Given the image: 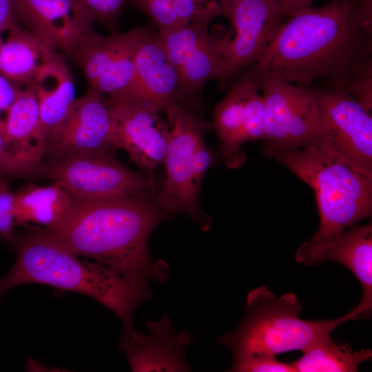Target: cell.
<instances>
[{
    "instance_id": "obj_1",
    "label": "cell",
    "mask_w": 372,
    "mask_h": 372,
    "mask_svg": "<svg viewBox=\"0 0 372 372\" xmlns=\"http://www.w3.org/2000/svg\"><path fill=\"white\" fill-rule=\"evenodd\" d=\"M371 54L372 0H331L287 17L250 71L344 91Z\"/></svg>"
},
{
    "instance_id": "obj_2",
    "label": "cell",
    "mask_w": 372,
    "mask_h": 372,
    "mask_svg": "<svg viewBox=\"0 0 372 372\" xmlns=\"http://www.w3.org/2000/svg\"><path fill=\"white\" fill-rule=\"evenodd\" d=\"M166 216L150 196L74 198L61 222L42 229L73 254L91 258L125 278L150 287L151 281H163L167 276L166 265L154 260L148 249L150 233Z\"/></svg>"
},
{
    "instance_id": "obj_3",
    "label": "cell",
    "mask_w": 372,
    "mask_h": 372,
    "mask_svg": "<svg viewBox=\"0 0 372 372\" xmlns=\"http://www.w3.org/2000/svg\"><path fill=\"white\" fill-rule=\"evenodd\" d=\"M11 246L17 254L0 279V298L10 289L40 283L88 296L110 309L123 330L134 327L135 308L151 296L149 287L136 284L96 262L81 260L50 238L42 227L17 231Z\"/></svg>"
},
{
    "instance_id": "obj_4",
    "label": "cell",
    "mask_w": 372,
    "mask_h": 372,
    "mask_svg": "<svg viewBox=\"0 0 372 372\" xmlns=\"http://www.w3.org/2000/svg\"><path fill=\"white\" fill-rule=\"evenodd\" d=\"M274 159L314 192L320 217L317 232L298 248L308 250L372 214V176L343 161L321 142L275 154Z\"/></svg>"
},
{
    "instance_id": "obj_5",
    "label": "cell",
    "mask_w": 372,
    "mask_h": 372,
    "mask_svg": "<svg viewBox=\"0 0 372 372\" xmlns=\"http://www.w3.org/2000/svg\"><path fill=\"white\" fill-rule=\"evenodd\" d=\"M302 309L301 302L292 293L277 297L265 287H256L247 295L240 324L217 342L229 347L233 356L251 352L275 355L296 350L303 352L331 335L341 324L358 320L360 314L355 307L338 318L309 321L299 318Z\"/></svg>"
},
{
    "instance_id": "obj_6",
    "label": "cell",
    "mask_w": 372,
    "mask_h": 372,
    "mask_svg": "<svg viewBox=\"0 0 372 372\" xmlns=\"http://www.w3.org/2000/svg\"><path fill=\"white\" fill-rule=\"evenodd\" d=\"M166 116L171 128L163 163L165 175L155 202L165 214H185L206 230L210 220L200 207L204 176L197 171L196 152L211 128V123L198 113L179 105Z\"/></svg>"
},
{
    "instance_id": "obj_7",
    "label": "cell",
    "mask_w": 372,
    "mask_h": 372,
    "mask_svg": "<svg viewBox=\"0 0 372 372\" xmlns=\"http://www.w3.org/2000/svg\"><path fill=\"white\" fill-rule=\"evenodd\" d=\"M40 174L79 200L151 197L154 191L150 176L127 168L108 152L45 156Z\"/></svg>"
},
{
    "instance_id": "obj_8",
    "label": "cell",
    "mask_w": 372,
    "mask_h": 372,
    "mask_svg": "<svg viewBox=\"0 0 372 372\" xmlns=\"http://www.w3.org/2000/svg\"><path fill=\"white\" fill-rule=\"evenodd\" d=\"M265 103L262 153L267 158L322 141L323 125L308 88L296 86L271 72L255 73Z\"/></svg>"
},
{
    "instance_id": "obj_9",
    "label": "cell",
    "mask_w": 372,
    "mask_h": 372,
    "mask_svg": "<svg viewBox=\"0 0 372 372\" xmlns=\"http://www.w3.org/2000/svg\"><path fill=\"white\" fill-rule=\"evenodd\" d=\"M309 90L324 131L321 142L333 154L372 176V117L348 92L331 87Z\"/></svg>"
},
{
    "instance_id": "obj_10",
    "label": "cell",
    "mask_w": 372,
    "mask_h": 372,
    "mask_svg": "<svg viewBox=\"0 0 372 372\" xmlns=\"http://www.w3.org/2000/svg\"><path fill=\"white\" fill-rule=\"evenodd\" d=\"M258 78L249 73L231 87L215 106L211 128L219 143V154L230 169L240 168L246 161L241 149L246 142L262 140L265 111Z\"/></svg>"
},
{
    "instance_id": "obj_11",
    "label": "cell",
    "mask_w": 372,
    "mask_h": 372,
    "mask_svg": "<svg viewBox=\"0 0 372 372\" xmlns=\"http://www.w3.org/2000/svg\"><path fill=\"white\" fill-rule=\"evenodd\" d=\"M224 17L234 35L226 43L216 77L221 89L234 74L259 59L285 19L278 0H236L225 4Z\"/></svg>"
},
{
    "instance_id": "obj_12",
    "label": "cell",
    "mask_w": 372,
    "mask_h": 372,
    "mask_svg": "<svg viewBox=\"0 0 372 372\" xmlns=\"http://www.w3.org/2000/svg\"><path fill=\"white\" fill-rule=\"evenodd\" d=\"M121 149L117 123L106 99L92 90L76 99L68 120L48 140L45 157Z\"/></svg>"
},
{
    "instance_id": "obj_13",
    "label": "cell",
    "mask_w": 372,
    "mask_h": 372,
    "mask_svg": "<svg viewBox=\"0 0 372 372\" xmlns=\"http://www.w3.org/2000/svg\"><path fill=\"white\" fill-rule=\"evenodd\" d=\"M106 102L118 125L121 149L150 175L163 163L171 125L158 110L142 101L107 98Z\"/></svg>"
},
{
    "instance_id": "obj_14",
    "label": "cell",
    "mask_w": 372,
    "mask_h": 372,
    "mask_svg": "<svg viewBox=\"0 0 372 372\" xmlns=\"http://www.w3.org/2000/svg\"><path fill=\"white\" fill-rule=\"evenodd\" d=\"M15 8L26 30L67 54L94 30L92 19L77 0H15Z\"/></svg>"
},
{
    "instance_id": "obj_15",
    "label": "cell",
    "mask_w": 372,
    "mask_h": 372,
    "mask_svg": "<svg viewBox=\"0 0 372 372\" xmlns=\"http://www.w3.org/2000/svg\"><path fill=\"white\" fill-rule=\"evenodd\" d=\"M297 262L305 266L333 260L348 268L358 278L362 296L356 306L361 319L369 318L372 311V225H354L322 245L309 250L297 249Z\"/></svg>"
},
{
    "instance_id": "obj_16",
    "label": "cell",
    "mask_w": 372,
    "mask_h": 372,
    "mask_svg": "<svg viewBox=\"0 0 372 372\" xmlns=\"http://www.w3.org/2000/svg\"><path fill=\"white\" fill-rule=\"evenodd\" d=\"M149 335L136 329L123 331L120 349L133 371H187L185 351L192 335L187 331L176 333L167 316L147 324Z\"/></svg>"
},
{
    "instance_id": "obj_17",
    "label": "cell",
    "mask_w": 372,
    "mask_h": 372,
    "mask_svg": "<svg viewBox=\"0 0 372 372\" xmlns=\"http://www.w3.org/2000/svg\"><path fill=\"white\" fill-rule=\"evenodd\" d=\"M4 139L17 178L40 174L46 141L41 125L37 99L30 85L20 90L6 114Z\"/></svg>"
},
{
    "instance_id": "obj_18",
    "label": "cell",
    "mask_w": 372,
    "mask_h": 372,
    "mask_svg": "<svg viewBox=\"0 0 372 372\" xmlns=\"http://www.w3.org/2000/svg\"><path fill=\"white\" fill-rule=\"evenodd\" d=\"M113 98L140 100L165 115L179 105L177 72L167 59L158 34L150 32L141 43L131 83L123 93Z\"/></svg>"
},
{
    "instance_id": "obj_19",
    "label": "cell",
    "mask_w": 372,
    "mask_h": 372,
    "mask_svg": "<svg viewBox=\"0 0 372 372\" xmlns=\"http://www.w3.org/2000/svg\"><path fill=\"white\" fill-rule=\"evenodd\" d=\"M29 85L37 99L47 143L72 112L76 100L74 81L66 62L57 54L39 70Z\"/></svg>"
},
{
    "instance_id": "obj_20",
    "label": "cell",
    "mask_w": 372,
    "mask_h": 372,
    "mask_svg": "<svg viewBox=\"0 0 372 372\" xmlns=\"http://www.w3.org/2000/svg\"><path fill=\"white\" fill-rule=\"evenodd\" d=\"M5 32L7 37L0 48V74L16 86H28L57 51L20 25Z\"/></svg>"
},
{
    "instance_id": "obj_21",
    "label": "cell",
    "mask_w": 372,
    "mask_h": 372,
    "mask_svg": "<svg viewBox=\"0 0 372 372\" xmlns=\"http://www.w3.org/2000/svg\"><path fill=\"white\" fill-rule=\"evenodd\" d=\"M73 201L72 195L54 183L25 185L14 193L16 225L32 222L45 228L52 227L67 215Z\"/></svg>"
},
{
    "instance_id": "obj_22",
    "label": "cell",
    "mask_w": 372,
    "mask_h": 372,
    "mask_svg": "<svg viewBox=\"0 0 372 372\" xmlns=\"http://www.w3.org/2000/svg\"><path fill=\"white\" fill-rule=\"evenodd\" d=\"M371 358L370 349L354 351L349 344L335 342L329 335L304 350L302 356L291 364L294 372H355Z\"/></svg>"
},
{
    "instance_id": "obj_23",
    "label": "cell",
    "mask_w": 372,
    "mask_h": 372,
    "mask_svg": "<svg viewBox=\"0 0 372 372\" xmlns=\"http://www.w3.org/2000/svg\"><path fill=\"white\" fill-rule=\"evenodd\" d=\"M127 32L104 37L94 30L81 39L68 55L82 69L89 87L103 75L121 49Z\"/></svg>"
},
{
    "instance_id": "obj_24",
    "label": "cell",
    "mask_w": 372,
    "mask_h": 372,
    "mask_svg": "<svg viewBox=\"0 0 372 372\" xmlns=\"http://www.w3.org/2000/svg\"><path fill=\"white\" fill-rule=\"evenodd\" d=\"M151 31L145 28H135L127 32L121 49L103 75L90 90L113 98L123 93L133 77L134 61L138 48Z\"/></svg>"
},
{
    "instance_id": "obj_25",
    "label": "cell",
    "mask_w": 372,
    "mask_h": 372,
    "mask_svg": "<svg viewBox=\"0 0 372 372\" xmlns=\"http://www.w3.org/2000/svg\"><path fill=\"white\" fill-rule=\"evenodd\" d=\"M138 8L163 30L189 23L206 0H134Z\"/></svg>"
},
{
    "instance_id": "obj_26",
    "label": "cell",
    "mask_w": 372,
    "mask_h": 372,
    "mask_svg": "<svg viewBox=\"0 0 372 372\" xmlns=\"http://www.w3.org/2000/svg\"><path fill=\"white\" fill-rule=\"evenodd\" d=\"M229 371L236 372H294L291 363L277 360L276 355L266 352H251L233 356Z\"/></svg>"
},
{
    "instance_id": "obj_27",
    "label": "cell",
    "mask_w": 372,
    "mask_h": 372,
    "mask_svg": "<svg viewBox=\"0 0 372 372\" xmlns=\"http://www.w3.org/2000/svg\"><path fill=\"white\" fill-rule=\"evenodd\" d=\"M14 217V193L10 188V179L0 178V236L10 245L17 231Z\"/></svg>"
},
{
    "instance_id": "obj_28",
    "label": "cell",
    "mask_w": 372,
    "mask_h": 372,
    "mask_svg": "<svg viewBox=\"0 0 372 372\" xmlns=\"http://www.w3.org/2000/svg\"><path fill=\"white\" fill-rule=\"evenodd\" d=\"M371 113L372 109V59L361 65L355 72L344 90Z\"/></svg>"
},
{
    "instance_id": "obj_29",
    "label": "cell",
    "mask_w": 372,
    "mask_h": 372,
    "mask_svg": "<svg viewBox=\"0 0 372 372\" xmlns=\"http://www.w3.org/2000/svg\"><path fill=\"white\" fill-rule=\"evenodd\" d=\"M93 21L110 28L116 25L117 19L125 0H77Z\"/></svg>"
},
{
    "instance_id": "obj_30",
    "label": "cell",
    "mask_w": 372,
    "mask_h": 372,
    "mask_svg": "<svg viewBox=\"0 0 372 372\" xmlns=\"http://www.w3.org/2000/svg\"><path fill=\"white\" fill-rule=\"evenodd\" d=\"M19 89L0 74V121H4L6 114L16 99Z\"/></svg>"
},
{
    "instance_id": "obj_31",
    "label": "cell",
    "mask_w": 372,
    "mask_h": 372,
    "mask_svg": "<svg viewBox=\"0 0 372 372\" xmlns=\"http://www.w3.org/2000/svg\"><path fill=\"white\" fill-rule=\"evenodd\" d=\"M15 0H0V32L19 25Z\"/></svg>"
},
{
    "instance_id": "obj_32",
    "label": "cell",
    "mask_w": 372,
    "mask_h": 372,
    "mask_svg": "<svg viewBox=\"0 0 372 372\" xmlns=\"http://www.w3.org/2000/svg\"><path fill=\"white\" fill-rule=\"evenodd\" d=\"M4 121H0V178L10 179L11 178H17V174L6 148L3 133Z\"/></svg>"
},
{
    "instance_id": "obj_33",
    "label": "cell",
    "mask_w": 372,
    "mask_h": 372,
    "mask_svg": "<svg viewBox=\"0 0 372 372\" xmlns=\"http://www.w3.org/2000/svg\"><path fill=\"white\" fill-rule=\"evenodd\" d=\"M316 0H278L282 15L287 17L312 6Z\"/></svg>"
},
{
    "instance_id": "obj_34",
    "label": "cell",
    "mask_w": 372,
    "mask_h": 372,
    "mask_svg": "<svg viewBox=\"0 0 372 372\" xmlns=\"http://www.w3.org/2000/svg\"><path fill=\"white\" fill-rule=\"evenodd\" d=\"M234 1H236V0H220V2L224 3V4H226V3H231Z\"/></svg>"
},
{
    "instance_id": "obj_35",
    "label": "cell",
    "mask_w": 372,
    "mask_h": 372,
    "mask_svg": "<svg viewBox=\"0 0 372 372\" xmlns=\"http://www.w3.org/2000/svg\"><path fill=\"white\" fill-rule=\"evenodd\" d=\"M2 34V32H0V48L3 42Z\"/></svg>"
}]
</instances>
